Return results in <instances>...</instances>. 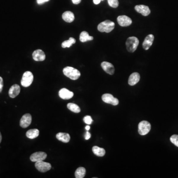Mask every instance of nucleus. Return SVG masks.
Masks as SVG:
<instances>
[{
  "label": "nucleus",
  "instance_id": "f257e3e1",
  "mask_svg": "<svg viewBox=\"0 0 178 178\" xmlns=\"http://www.w3.org/2000/svg\"><path fill=\"white\" fill-rule=\"evenodd\" d=\"M63 73L65 76L73 80L78 79L81 75L79 71L70 66H67L65 68L63 69Z\"/></svg>",
  "mask_w": 178,
  "mask_h": 178
},
{
  "label": "nucleus",
  "instance_id": "f03ea898",
  "mask_svg": "<svg viewBox=\"0 0 178 178\" xmlns=\"http://www.w3.org/2000/svg\"><path fill=\"white\" fill-rule=\"evenodd\" d=\"M115 27V23L113 21L106 20L100 23L97 26V29L100 32L109 33L113 30Z\"/></svg>",
  "mask_w": 178,
  "mask_h": 178
},
{
  "label": "nucleus",
  "instance_id": "7ed1b4c3",
  "mask_svg": "<svg viewBox=\"0 0 178 178\" xmlns=\"http://www.w3.org/2000/svg\"><path fill=\"white\" fill-rule=\"evenodd\" d=\"M139 44V39L136 37H130L126 41V48L130 52H133L136 50Z\"/></svg>",
  "mask_w": 178,
  "mask_h": 178
},
{
  "label": "nucleus",
  "instance_id": "20e7f679",
  "mask_svg": "<svg viewBox=\"0 0 178 178\" xmlns=\"http://www.w3.org/2000/svg\"><path fill=\"white\" fill-rule=\"evenodd\" d=\"M34 76L33 74L30 71H26L23 75L21 79V84L23 87H28L30 86L33 82Z\"/></svg>",
  "mask_w": 178,
  "mask_h": 178
},
{
  "label": "nucleus",
  "instance_id": "39448f33",
  "mask_svg": "<svg viewBox=\"0 0 178 178\" xmlns=\"http://www.w3.org/2000/svg\"><path fill=\"white\" fill-rule=\"evenodd\" d=\"M151 129V125L147 121H142L138 125V132L141 135H147Z\"/></svg>",
  "mask_w": 178,
  "mask_h": 178
},
{
  "label": "nucleus",
  "instance_id": "423d86ee",
  "mask_svg": "<svg viewBox=\"0 0 178 178\" xmlns=\"http://www.w3.org/2000/svg\"><path fill=\"white\" fill-rule=\"evenodd\" d=\"M35 167L38 170L41 172L45 173L49 171L52 168V166L50 163L45 162L43 161L36 162L35 164Z\"/></svg>",
  "mask_w": 178,
  "mask_h": 178
},
{
  "label": "nucleus",
  "instance_id": "0eeeda50",
  "mask_svg": "<svg viewBox=\"0 0 178 178\" xmlns=\"http://www.w3.org/2000/svg\"><path fill=\"white\" fill-rule=\"evenodd\" d=\"M102 100L105 103L110 104L113 105H117L119 104V100L114 97L110 94H105L102 96Z\"/></svg>",
  "mask_w": 178,
  "mask_h": 178
},
{
  "label": "nucleus",
  "instance_id": "6e6552de",
  "mask_svg": "<svg viewBox=\"0 0 178 178\" xmlns=\"http://www.w3.org/2000/svg\"><path fill=\"white\" fill-rule=\"evenodd\" d=\"M47 156V154L44 152L42 151H39V152H36L34 153L30 156V159L31 161L32 162L40 161H43L46 158Z\"/></svg>",
  "mask_w": 178,
  "mask_h": 178
},
{
  "label": "nucleus",
  "instance_id": "1a4fd4ad",
  "mask_svg": "<svg viewBox=\"0 0 178 178\" xmlns=\"http://www.w3.org/2000/svg\"><path fill=\"white\" fill-rule=\"evenodd\" d=\"M32 122V116L29 113H26L23 115L20 121V126L23 128L28 127Z\"/></svg>",
  "mask_w": 178,
  "mask_h": 178
},
{
  "label": "nucleus",
  "instance_id": "9d476101",
  "mask_svg": "<svg viewBox=\"0 0 178 178\" xmlns=\"http://www.w3.org/2000/svg\"><path fill=\"white\" fill-rule=\"evenodd\" d=\"M118 24L121 26L126 27L132 24V20L129 17L126 15H120L117 17Z\"/></svg>",
  "mask_w": 178,
  "mask_h": 178
},
{
  "label": "nucleus",
  "instance_id": "9b49d317",
  "mask_svg": "<svg viewBox=\"0 0 178 178\" xmlns=\"http://www.w3.org/2000/svg\"><path fill=\"white\" fill-rule=\"evenodd\" d=\"M32 57L33 60L37 62H42L45 60L46 58V55L45 52L41 49H37L34 51L32 54Z\"/></svg>",
  "mask_w": 178,
  "mask_h": 178
},
{
  "label": "nucleus",
  "instance_id": "f8f14e48",
  "mask_svg": "<svg viewBox=\"0 0 178 178\" xmlns=\"http://www.w3.org/2000/svg\"><path fill=\"white\" fill-rule=\"evenodd\" d=\"M135 9L137 12L142 14L143 16L147 17L150 14V10L148 6L145 5H137L135 7Z\"/></svg>",
  "mask_w": 178,
  "mask_h": 178
},
{
  "label": "nucleus",
  "instance_id": "ddd939ff",
  "mask_svg": "<svg viewBox=\"0 0 178 178\" xmlns=\"http://www.w3.org/2000/svg\"><path fill=\"white\" fill-rule=\"evenodd\" d=\"M58 94L60 97L63 100H69L71 99L74 96L72 92L70 91L66 88H62L59 91Z\"/></svg>",
  "mask_w": 178,
  "mask_h": 178
},
{
  "label": "nucleus",
  "instance_id": "4468645a",
  "mask_svg": "<svg viewBox=\"0 0 178 178\" xmlns=\"http://www.w3.org/2000/svg\"><path fill=\"white\" fill-rule=\"evenodd\" d=\"M101 66L103 70L107 73L110 75H113L114 73L115 68L111 63L108 62H103L101 64Z\"/></svg>",
  "mask_w": 178,
  "mask_h": 178
},
{
  "label": "nucleus",
  "instance_id": "2eb2a0df",
  "mask_svg": "<svg viewBox=\"0 0 178 178\" xmlns=\"http://www.w3.org/2000/svg\"><path fill=\"white\" fill-rule=\"evenodd\" d=\"M154 39V36L152 34L148 35L145 37L142 43V46L144 49L147 50L150 49V47L153 45Z\"/></svg>",
  "mask_w": 178,
  "mask_h": 178
},
{
  "label": "nucleus",
  "instance_id": "dca6fc26",
  "mask_svg": "<svg viewBox=\"0 0 178 178\" xmlns=\"http://www.w3.org/2000/svg\"><path fill=\"white\" fill-rule=\"evenodd\" d=\"M20 87L17 84H15L9 89V94L12 98H15L20 94Z\"/></svg>",
  "mask_w": 178,
  "mask_h": 178
},
{
  "label": "nucleus",
  "instance_id": "f3484780",
  "mask_svg": "<svg viewBox=\"0 0 178 178\" xmlns=\"http://www.w3.org/2000/svg\"><path fill=\"white\" fill-rule=\"evenodd\" d=\"M140 75L137 72H134L130 76L128 80V84L130 86H134L139 82Z\"/></svg>",
  "mask_w": 178,
  "mask_h": 178
},
{
  "label": "nucleus",
  "instance_id": "a211bd4d",
  "mask_svg": "<svg viewBox=\"0 0 178 178\" xmlns=\"http://www.w3.org/2000/svg\"><path fill=\"white\" fill-rule=\"evenodd\" d=\"M56 138L59 141L65 143H68L69 142L70 139V136L69 134L65 133H58L56 135Z\"/></svg>",
  "mask_w": 178,
  "mask_h": 178
},
{
  "label": "nucleus",
  "instance_id": "6ab92c4d",
  "mask_svg": "<svg viewBox=\"0 0 178 178\" xmlns=\"http://www.w3.org/2000/svg\"><path fill=\"white\" fill-rule=\"evenodd\" d=\"M62 19L66 23H72L75 19V17L73 13L70 11L65 12L62 14Z\"/></svg>",
  "mask_w": 178,
  "mask_h": 178
},
{
  "label": "nucleus",
  "instance_id": "aec40b11",
  "mask_svg": "<svg viewBox=\"0 0 178 178\" xmlns=\"http://www.w3.org/2000/svg\"><path fill=\"white\" fill-rule=\"evenodd\" d=\"M26 137L30 139H34L38 137L39 131L37 129H31L26 132Z\"/></svg>",
  "mask_w": 178,
  "mask_h": 178
},
{
  "label": "nucleus",
  "instance_id": "412c9836",
  "mask_svg": "<svg viewBox=\"0 0 178 178\" xmlns=\"http://www.w3.org/2000/svg\"><path fill=\"white\" fill-rule=\"evenodd\" d=\"M92 150L94 153L96 155L99 156V157H102L105 155V150L103 148H100V147L97 146H94L92 148Z\"/></svg>",
  "mask_w": 178,
  "mask_h": 178
},
{
  "label": "nucleus",
  "instance_id": "4be33fe9",
  "mask_svg": "<svg viewBox=\"0 0 178 178\" xmlns=\"http://www.w3.org/2000/svg\"><path fill=\"white\" fill-rule=\"evenodd\" d=\"M93 36H90L87 32H82L80 35V41L81 42H86L88 41L93 40Z\"/></svg>",
  "mask_w": 178,
  "mask_h": 178
},
{
  "label": "nucleus",
  "instance_id": "5701e85b",
  "mask_svg": "<svg viewBox=\"0 0 178 178\" xmlns=\"http://www.w3.org/2000/svg\"><path fill=\"white\" fill-rule=\"evenodd\" d=\"M86 169L84 167H79L75 172V178H83L86 175Z\"/></svg>",
  "mask_w": 178,
  "mask_h": 178
},
{
  "label": "nucleus",
  "instance_id": "b1692460",
  "mask_svg": "<svg viewBox=\"0 0 178 178\" xmlns=\"http://www.w3.org/2000/svg\"><path fill=\"white\" fill-rule=\"evenodd\" d=\"M67 106H68V108L72 112H74V113H79L81 111V109H80L79 106L75 104V103H68Z\"/></svg>",
  "mask_w": 178,
  "mask_h": 178
},
{
  "label": "nucleus",
  "instance_id": "393cba45",
  "mask_svg": "<svg viewBox=\"0 0 178 178\" xmlns=\"http://www.w3.org/2000/svg\"><path fill=\"white\" fill-rule=\"evenodd\" d=\"M75 43H76V40L73 38L70 37L69 40L65 41L62 43V46L63 48H69Z\"/></svg>",
  "mask_w": 178,
  "mask_h": 178
},
{
  "label": "nucleus",
  "instance_id": "a878e982",
  "mask_svg": "<svg viewBox=\"0 0 178 178\" xmlns=\"http://www.w3.org/2000/svg\"><path fill=\"white\" fill-rule=\"evenodd\" d=\"M108 3L110 6L112 8H116L119 6V2L118 0H108Z\"/></svg>",
  "mask_w": 178,
  "mask_h": 178
},
{
  "label": "nucleus",
  "instance_id": "bb28decb",
  "mask_svg": "<svg viewBox=\"0 0 178 178\" xmlns=\"http://www.w3.org/2000/svg\"><path fill=\"white\" fill-rule=\"evenodd\" d=\"M170 141L172 143L178 147V135H174L170 137Z\"/></svg>",
  "mask_w": 178,
  "mask_h": 178
},
{
  "label": "nucleus",
  "instance_id": "cd10ccee",
  "mask_svg": "<svg viewBox=\"0 0 178 178\" xmlns=\"http://www.w3.org/2000/svg\"><path fill=\"white\" fill-rule=\"evenodd\" d=\"M83 120H84V122L88 125L91 124L93 121L92 118L90 116H86L84 117Z\"/></svg>",
  "mask_w": 178,
  "mask_h": 178
},
{
  "label": "nucleus",
  "instance_id": "c85d7f7f",
  "mask_svg": "<svg viewBox=\"0 0 178 178\" xmlns=\"http://www.w3.org/2000/svg\"><path fill=\"white\" fill-rule=\"evenodd\" d=\"M4 83L3 79L1 77H0V93L2 91L3 88Z\"/></svg>",
  "mask_w": 178,
  "mask_h": 178
},
{
  "label": "nucleus",
  "instance_id": "c756f323",
  "mask_svg": "<svg viewBox=\"0 0 178 178\" xmlns=\"http://www.w3.org/2000/svg\"><path fill=\"white\" fill-rule=\"evenodd\" d=\"M91 137V134H90L89 132L87 131V132L86 133L85 135V139H86V140H88V139H90Z\"/></svg>",
  "mask_w": 178,
  "mask_h": 178
},
{
  "label": "nucleus",
  "instance_id": "7c9ffc66",
  "mask_svg": "<svg viewBox=\"0 0 178 178\" xmlns=\"http://www.w3.org/2000/svg\"><path fill=\"white\" fill-rule=\"evenodd\" d=\"M72 2L74 4L78 5L81 3V0H72Z\"/></svg>",
  "mask_w": 178,
  "mask_h": 178
},
{
  "label": "nucleus",
  "instance_id": "2f4dec72",
  "mask_svg": "<svg viewBox=\"0 0 178 178\" xmlns=\"http://www.w3.org/2000/svg\"><path fill=\"white\" fill-rule=\"evenodd\" d=\"M37 3L38 4L41 5V4H43L45 2L44 0H37Z\"/></svg>",
  "mask_w": 178,
  "mask_h": 178
},
{
  "label": "nucleus",
  "instance_id": "473e14b6",
  "mask_svg": "<svg viewBox=\"0 0 178 178\" xmlns=\"http://www.w3.org/2000/svg\"><path fill=\"white\" fill-rule=\"evenodd\" d=\"M101 0H93V2L94 4L96 5H98L100 3Z\"/></svg>",
  "mask_w": 178,
  "mask_h": 178
},
{
  "label": "nucleus",
  "instance_id": "72a5a7b5",
  "mask_svg": "<svg viewBox=\"0 0 178 178\" xmlns=\"http://www.w3.org/2000/svg\"><path fill=\"white\" fill-rule=\"evenodd\" d=\"M85 129L87 131L89 130L90 129V126L87 125V126H86Z\"/></svg>",
  "mask_w": 178,
  "mask_h": 178
},
{
  "label": "nucleus",
  "instance_id": "f704fd0d",
  "mask_svg": "<svg viewBox=\"0 0 178 178\" xmlns=\"http://www.w3.org/2000/svg\"><path fill=\"white\" fill-rule=\"evenodd\" d=\"M2 135H1V132H0V143H1V141H2Z\"/></svg>",
  "mask_w": 178,
  "mask_h": 178
},
{
  "label": "nucleus",
  "instance_id": "c9c22d12",
  "mask_svg": "<svg viewBox=\"0 0 178 178\" xmlns=\"http://www.w3.org/2000/svg\"><path fill=\"white\" fill-rule=\"evenodd\" d=\"M44 1H45V2H49V0H44Z\"/></svg>",
  "mask_w": 178,
  "mask_h": 178
},
{
  "label": "nucleus",
  "instance_id": "e433bc0d",
  "mask_svg": "<svg viewBox=\"0 0 178 178\" xmlns=\"http://www.w3.org/2000/svg\"><path fill=\"white\" fill-rule=\"evenodd\" d=\"M101 1H103V0H101Z\"/></svg>",
  "mask_w": 178,
  "mask_h": 178
}]
</instances>
